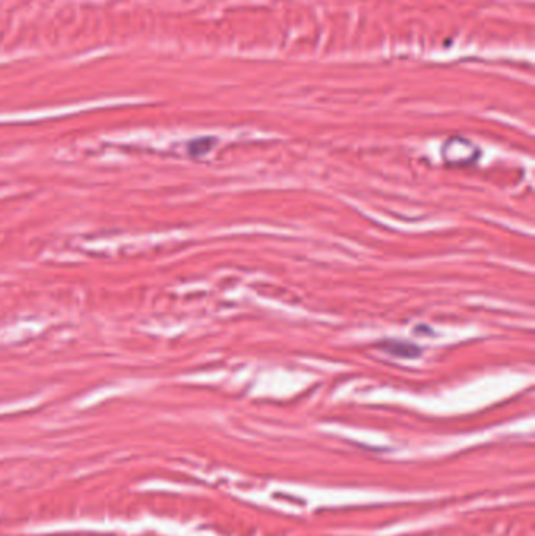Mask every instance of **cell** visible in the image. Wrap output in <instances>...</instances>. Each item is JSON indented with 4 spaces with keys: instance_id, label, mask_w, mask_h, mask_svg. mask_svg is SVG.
I'll list each match as a JSON object with an SVG mask.
<instances>
[{
    "instance_id": "cell-3",
    "label": "cell",
    "mask_w": 535,
    "mask_h": 536,
    "mask_svg": "<svg viewBox=\"0 0 535 536\" xmlns=\"http://www.w3.org/2000/svg\"><path fill=\"white\" fill-rule=\"evenodd\" d=\"M212 146H214L212 138H199L190 144V153L193 155H203L206 154Z\"/></svg>"
},
{
    "instance_id": "cell-2",
    "label": "cell",
    "mask_w": 535,
    "mask_h": 536,
    "mask_svg": "<svg viewBox=\"0 0 535 536\" xmlns=\"http://www.w3.org/2000/svg\"><path fill=\"white\" fill-rule=\"evenodd\" d=\"M382 348L388 351L389 355L399 357H418L421 355V348L413 344L407 342H396V340H386L382 342Z\"/></svg>"
},
{
    "instance_id": "cell-1",
    "label": "cell",
    "mask_w": 535,
    "mask_h": 536,
    "mask_svg": "<svg viewBox=\"0 0 535 536\" xmlns=\"http://www.w3.org/2000/svg\"><path fill=\"white\" fill-rule=\"evenodd\" d=\"M443 157L449 165H469L479 157V149L463 138H451L443 148Z\"/></svg>"
}]
</instances>
